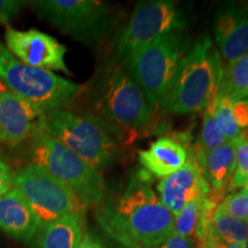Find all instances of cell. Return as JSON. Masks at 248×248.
Masks as SVG:
<instances>
[{
	"label": "cell",
	"mask_w": 248,
	"mask_h": 248,
	"mask_svg": "<svg viewBox=\"0 0 248 248\" xmlns=\"http://www.w3.org/2000/svg\"><path fill=\"white\" fill-rule=\"evenodd\" d=\"M30 152L32 163L63 183L86 207L104 200L106 185L101 171L49 136L43 126L31 137Z\"/></svg>",
	"instance_id": "5b68a950"
},
{
	"label": "cell",
	"mask_w": 248,
	"mask_h": 248,
	"mask_svg": "<svg viewBox=\"0 0 248 248\" xmlns=\"http://www.w3.org/2000/svg\"><path fill=\"white\" fill-rule=\"evenodd\" d=\"M245 248H248V241L246 243V245H245Z\"/></svg>",
	"instance_id": "e575fe53"
},
{
	"label": "cell",
	"mask_w": 248,
	"mask_h": 248,
	"mask_svg": "<svg viewBox=\"0 0 248 248\" xmlns=\"http://www.w3.org/2000/svg\"><path fill=\"white\" fill-rule=\"evenodd\" d=\"M223 74V73H222ZM222 75L217 77L210 89L206 106L203 109V122L201 128L199 141L197 145V159L207 152L219 147L228 141L223 135L216 120V108L219 100V84Z\"/></svg>",
	"instance_id": "ffe728a7"
},
{
	"label": "cell",
	"mask_w": 248,
	"mask_h": 248,
	"mask_svg": "<svg viewBox=\"0 0 248 248\" xmlns=\"http://www.w3.org/2000/svg\"><path fill=\"white\" fill-rule=\"evenodd\" d=\"M28 5L63 35L89 45L104 39L115 22L113 7L98 0H35Z\"/></svg>",
	"instance_id": "ba28073f"
},
{
	"label": "cell",
	"mask_w": 248,
	"mask_h": 248,
	"mask_svg": "<svg viewBox=\"0 0 248 248\" xmlns=\"http://www.w3.org/2000/svg\"><path fill=\"white\" fill-rule=\"evenodd\" d=\"M4 45L9 53L24 64L71 75L64 60L67 47L48 33L37 29L18 30L6 26Z\"/></svg>",
	"instance_id": "8fae6325"
},
{
	"label": "cell",
	"mask_w": 248,
	"mask_h": 248,
	"mask_svg": "<svg viewBox=\"0 0 248 248\" xmlns=\"http://www.w3.org/2000/svg\"><path fill=\"white\" fill-rule=\"evenodd\" d=\"M29 1L20 0H0V26H9Z\"/></svg>",
	"instance_id": "484cf974"
},
{
	"label": "cell",
	"mask_w": 248,
	"mask_h": 248,
	"mask_svg": "<svg viewBox=\"0 0 248 248\" xmlns=\"http://www.w3.org/2000/svg\"><path fill=\"white\" fill-rule=\"evenodd\" d=\"M215 42L222 60L232 63L248 53V4L224 5L217 12Z\"/></svg>",
	"instance_id": "5bb4252c"
},
{
	"label": "cell",
	"mask_w": 248,
	"mask_h": 248,
	"mask_svg": "<svg viewBox=\"0 0 248 248\" xmlns=\"http://www.w3.org/2000/svg\"><path fill=\"white\" fill-rule=\"evenodd\" d=\"M247 98H248V93H247V97H246V99H247Z\"/></svg>",
	"instance_id": "d590c367"
},
{
	"label": "cell",
	"mask_w": 248,
	"mask_h": 248,
	"mask_svg": "<svg viewBox=\"0 0 248 248\" xmlns=\"http://www.w3.org/2000/svg\"><path fill=\"white\" fill-rule=\"evenodd\" d=\"M45 111L6 90L0 94V144L14 147L43 126Z\"/></svg>",
	"instance_id": "7c38bea8"
},
{
	"label": "cell",
	"mask_w": 248,
	"mask_h": 248,
	"mask_svg": "<svg viewBox=\"0 0 248 248\" xmlns=\"http://www.w3.org/2000/svg\"><path fill=\"white\" fill-rule=\"evenodd\" d=\"M248 93V53L224 67L219 84V95L238 101Z\"/></svg>",
	"instance_id": "44dd1931"
},
{
	"label": "cell",
	"mask_w": 248,
	"mask_h": 248,
	"mask_svg": "<svg viewBox=\"0 0 248 248\" xmlns=\"http://www.w3.org/2000/svg\"><path fill=\"white\" fill-rule=\"evenodd\" d=\"M84 214H68L43 225L38 232V248H76L84 235Z\"/></svg>",
	"instance_id": "d6986e66"
},
{
	"label": "cell",
	"mask_w": 248,
	"mask_h": 248,
	"mask_svg": "<svg viewBox=\"0 0 248 248\" xmlns=\"http://www.w3.org/2000/svg\"><path fill=\"white\" fill-rule=\"evenodd\" d=\"M232 105H233V100L228 97L219 95L216 108V120L226 140H233L238 138L241 131L235 124L233 115H232Z\"/></svg>",
	"instance_id": "603a6c76"
},
{
	"label": "cell",
	"mask_w": 248,
	"mask_h": 248,
	"mask_svg": "<svg viewBox=\"0 0 248 248\" xmlns=\"http://www.w3.org/2000/svg\"><path fill=\"white\" fill-rule=\"evenodd\" d=\"M248 181V142L241 137L237 138L235 146V168L232 176L230 190L244 188Z\"/></svg>",
	"instance_id": "cb8c5ba5"
},
{
	"label": "cell",
	"mask_w": 248,
	"mask_h": 248,
	"mask_svg": "<svg viewBox=\"0 0 248 248\" xmlns=\"http://www.w3.org/2000/svg\"><path fill=\"white\" fill-rule=\"evenodd\" d=\"M232 115L235 124L240 130L248 129V99L233 101L232 105Z\"/></svg>",
	"instance_id": "83f0119b"
},
{
	"label": "cell",
	"mask_w": 248,
	"mask_h": 248,
	"mask_svg": "<svg viewBox=\"0 0 248 248\" xmlns=\"http://www.w3.org/2000/svg\"><path fill=\"white\" fill-rule=\"evenodd\" d=\"M42 228L38 217L13 187L0 198V230L18 241H31Z\"/></svg>",
	"instance_id": "9a60e30c"
},
{
	"label": "cell",
	"mask_w": 248,
	"mask_h": 248,
	"mask_svg": "<svg viewBox=\"0 0 248 248\" xmlns=\"http://www.w3.org/2000/svg\"><path fill=\"white\" fill-rule=\"evenodd\" d=\"M139 162L155 177L164 178L187 162V151L175 139L163 137L152 142L147 150L138 153Z\"/></svg>",
	"instance_id": "e0dca14e"
},
{
	"label": "cell",
	"mask_w": 248,
	"mask_h": 248,
	"mask_svg": "<svg viewBox=\"0 0 248 248\" xmlns=\"http://www.w3.org/2000/svg\"><path fill=\"white\" fill-rule=\"evenodd\" d=\"M14 172L0 155V198L13 188Z\"/></svg>",
	"instance_id": "f1b7e54d"
},
{
	"label": "cell",
	"mask_w": 248,
	"mask_h": 248,
	"mask_svg": "<svg viewBox=\"0 0 248 248\" xmlns=\"http://www.w3.org/2000/svg\"><path fill=\"white\" fill-rule=\"evenodd\" d=\"M6 91V88L4 86V84L1 83V80H0V94H1L2 92Z\"/></svg>",
	"instance_id": "d6a6232c"
},
{
	"label": "cell",
	"mask_w": 248,
	"mask_h": 248,
	"mask_svg": "<svg viewBox=\"0 0 248 248\" xmlns=\"http://www.w3.org/2000/svg\"><path fill=\"white\" fill-rule=\"evenodd\" d=\"M218 202L219 201L209 193L207 197L185 204L173 216V233L194 238L202 244L208 233Z\"/></svg>",
	"instance_id": "ac0fdd59"
},
{
	"label": "cell",
	"mask_w": 248,
	"mask_h": 248,
	"mask_svg": "<svg viewBox=\"0 0 248 248\" xmlns=\"http://www.w3.org/2000/svg\"><path fill=\"white\" fill-rule=\"evenodd\" d=\"M244 191H245V192H247V193H248V181H247V183H246V185H245Z\"/></svg>",
	"instance_id": "836d02e7"
},
{
	"label": "cell",
	"mask_w": 248,
	"mask_h": 248,
	"mask_svg": "<svg viewBox=\"0 0 248 248\" xmlns=\"http://www.w3.org/2000/svg\"><path fill=\"white\" fill-rule=\"evenodd\" d=\"M0 80L6 90L48 111L66 108L82 93V85L53 71L30 67L13 57L0 39Z\"/></svg>",
	"instance_id": "8992f818"
},
{
	"label": "cell",
	"mask_w": 248,
	"mask_h": 248,
	"mask_svg": "<svg viewBox=\"0 0 248 248\" xmlns=\"http://www.w3.org/2000/svg\"><path fill=\"white\" fill-rule=\"evenodd\" d=\"M156 192L163 206L175 216L185 204L207 197L210 186L199 166L194 161H187L177 171L162 178Z\"/></svg>",
	"instance_id": "4fadbf2b"
},
{
	"label": "cell",
	"mask_w": 248,
	"mask_h": 248,
	"mask_svg": "<svg viewBox=\"0 0 248 248\" xmlns=\"http://www.w3.org/2000/svg\"><path fill=\"white\" fill-rule=\"evenodd\" d=\"M152 182L146 170H136L124 190L111 194L98 214L101 228L129 248H156L173 233V215Z\"/></svg>",
	"instance_id": "6da1fadb"
},
{
	"label": "cell",
	"mask_w": 248,
	"mask_h": 248,
	"mask_svg": "<svg viewBox=\"0 0 248 248\" xmlns=\"http://www.w3.org/2000/svg\"><path fill=\"white\" fill-rule=\"evenodd\" d=\"M186 15L177 2L150 0L136 5L128 26L117 42L116 59L128 69L142 47L163 33L183 31Z\"/></svg>",
	"instance_id": "9c48e42d"
},
{
	"label": "cell",
	"mask_w": 248,
	"mask_h": 248,
	"mask_svg": "<svg viewBox=\"0 0 248 248\" xmlns=\"http://www.w3.org/2000/svg\"><path fill=\"white\" fill-rule=\"evenodd\" d=\"M208 232L226 244L245 246L248 241V223L229 215L219 204L214 214Z\"/></svg>",
	"instance_id": "7402d4cb"
},
{
	"label": "cell",
	"mask_w": 248,
	"mask_h": 248,
	"mask_svg": "<svg viewBox=\"0 0 248 248\" xmlns=\"http://www.w3.org/2000/svg\"><path fill=\"white\" fill-rule=\"evenodd\" d=\"M201 248H245L244 245L238 244H226L224 241L217 239L212 233H207L203 243L201 244Z\"/></svg>",
	"instance_id": "f546056e"
},
{
	"label": "cell",
	"mask_w": 248,
	"mask_h": 248,
	"mask_svg": "<svg viewBox=\"0 0 248 248\" xmlns=\"http://www.w3.org/2000/svg\"><path fill=\"white\" fill-rule=\"evenodd\" d=\"M76 248H105L101 241L91 233H85Z\"/></svg>",
	"instance_id": "4dcf8cb0"
},
{
	"label": "cell",
	"mask_w": 248,
	"mask_h": 248,
	"mask_svg": "<svg viewBox=\"0 0 248 248\" xmlns=\"http://www.w3.org/2000/svg\"><path fill=\"white\" fill-rule=\"evenodd\" d=\"M219 206L225 210L229 215L235 217L248 223V193L239 191L231 193L223 199Z\"/></svg>",
	"instance_id": "d4e9b609"
},
{
	"label": "cell",
	"mask_w": 248,
	"mask_h": 248,
	"mask_svg": "<svg viewBox=\"0 0 248 248\" xmlns=\"http://www.w3.org/2000/svg\"><path fill=\"white\" fill-rule=\"evenodd\" d=\"M13 187L24 198L42 226L68 214L85 213V204L38 164L31 162L14 173Z\"/></svg>",
	"instance_id": "30bf717a"
},
{
	"label": "cell",
	"mask_w": 248,
	"mask_h": 248,
	"mask_svg": "<svg viewBox=\"0 0 248 248\" xmlns=\"http://www.w3.org/2000/svg\"><path fill=\"white\" fill-rule=\"evenodd\" d=\"M156 248H201V243L191 237H182L172 233Z\"/></svg>",
	"instance_id": "4316f807"
},
{
	"label": "cell",
	"mask_w": 248,
	"mask_h": 248,
	"mask_svg": "<svg viewBox=\"0 0 248 248\" xmlns=\"http://www.w3.org/2000/svg\"><path fill=\"white\" fill-rule=\"evenodd\" d=\"M92 114L125 131L150 125L154 108L130 71L117 59L106 61L85 88Z\"/></svg>",
	"instance_id": "7a4b0ae2"
},
{
	"label": "cell",
	"mask_w": 248,
	"mask_h": 248,
	"mask_svg": "<svg viewBox=\"0 0 248 248\" xmlns=\"http://www.w3.org/2000/svg\"><path fill=\"white\" fill-rule=\"evenodd\" d=\"M192 46L183 31H171L156 37L132 59L128 70L154 109L160 106Z\"/></svg>",
	"instance_id": "52a82bcc"
},
{
	"label": "cell",
	"mask_w": 248,
	"mask_h": 248,
	"mask_svg": "<svg viewBox=\"0 0 248 248\" xmlns=\"http://www.w3.org/2000/svg\"><path fill=\"white\" fill-rule=\"evenodd\" d=\"M241 137H243L245 140H246L247 142H248V129H246V130H244V132L241 133Z\"/></svg>",
	"instance_id": "1f68e13d"
},
{
	"label": "cell",
	"mask_w": 248,
	"mask_h": 248,
	"mask_svg": "<svg viewBox=\"0 0 248 248\" xmlns=\"http://www.w3.org/2000/svg\"><path fill=\"white\" fill-rule=\"evenodd\" d=\"M235 146L237 138L225 141L219 147L207 152L195 161L209 184L210 190H214L212 195L218 201L223 199L224 192L230 188L235 168Z\"/></svg>",
	"instance_id": "2e32d148"
},
{
	"label": "cell",
	"mask_w": 248,
	"mask_h": 248,
	"mask_svg": "<svg viewBox=\"0 0 248 248\" xmlns=\"http://www.w3.org/2000/svg\"><path fill=\"white\" fill-rule=\"evenodd\" d=\"M223 69L221 54L209 37L194 43L179 64L161 108L177 115L203 110L212 85Z\"/></svg>",
	"instance_id": "277c9868"
},
{
	"label": "cell",
	"mask_w": 248,
	"mask_h": 248,
	"mask_svg": "<svg viewBox=\"0 0 248 248\" xmlns=\"http://www.w3.org/2000/svg\"><path fill=\"white\" fill-rule=\"evenodd\" d=\"M43 129L99 171L119 156L120 128L92 113L78 114L67 108L48 110Z\"/></svg>",
	"instance_id": "3957f363"
}]
</instances>
